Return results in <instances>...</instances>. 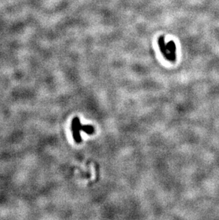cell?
<instances>
[{"instance_id": "2", "label": "cell", "mask_w": 219, "mask_h": 220, "mask_svg": "<svg viewBox=\"0 0 219 220\" xmlns=\"http://www.w3.org/2000/svg\"><path fill=\"white\" fill-rule=\"evenodd\" d=\"M160 51L166 59L169 61H174L176 59V46L174 41H170L169 42L164 41V36H161L158 41Z\"/></svg>"}, {"instance_id": "1", "label": "cell", "mask_w": 219, "mask_h": 220, "mask_svg": "<svg viewBox=\"0 0 219 220\" xmlns=\"http://www.w3.org/2000/svg\"><path fill=\"white\" fill-rule=\"evenodd\" d=\"M71 130L73 132V137L76 143H81L82 142V138L81 136L80 132L83 131L88 134L91 135L95 132V128L92 125H83L81 123L78 117H75L72 121Z\"/></svg>"}]
</instances>
